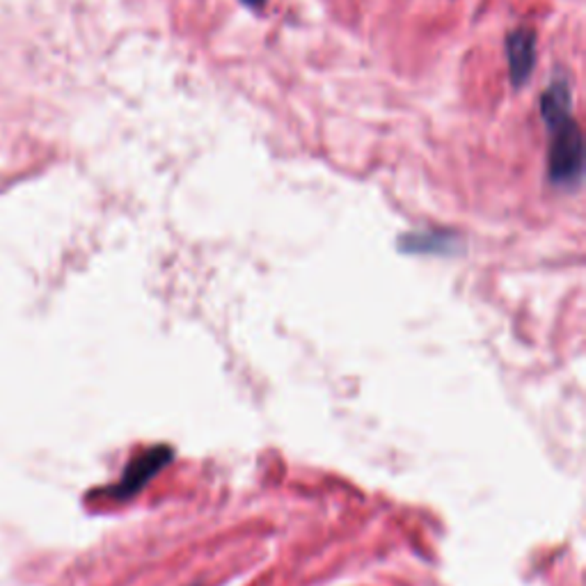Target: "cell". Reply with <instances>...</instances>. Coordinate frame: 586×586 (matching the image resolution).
<instances>
[{"mask_svg": "<svg viewBox=\"0 0 586 586\" xmlns=\"http://www.w3.org/2000/svg\"><path fill=\"white\" fill-rule=\"evenodd\" d=\"M552 147L548 156V177L557 186L577 184L584 165V140L573 120L552 131Z\"/></svg>", "mask_w": 586, "mask_h": 586, "instance_id": "1", "label": "cell"}, {"mask_svg": "<svg viewBox=\"0 0 586 586\" xmlns=\"http://www.w3.org/2000/svg\"><path fill=\"white\" fill-rule=\"evenodd\" d=\"M172 458V451L169 447H152V450L137 454L131 463L127 465L122 479L117 481L112 491H108V495L112 499H128L136 492L143 491L153 476L159 475L161 467H165V463Z\"/></svg>", "mask_w": 586, "mask_h": 586, "instance_id": "2", "label": "cell"}, {"mask_svg": "<svg viewBox=\"0 0 586 586\" xmlns=\"http://www.w3.org/2000/svg\"><path fill=\"white\" fill-rule=\"evenodd\" d=\"M507 55L511 83L520 87L532 74L533 60H536V37H533V32L529 28H518V30L508 35Z\"/></svg>", "mask_w": 586, "mask_h": 586, "instance_id": "3", "label": "cell"}, {"mask_svg": "<svg viewBox=\"0 0 586 586\" xmlns=\"http://www.w3.org/2000/svg\"><path fill=\"white\" fill-rule=\"evenodd\" d=\"M541 117L549 131H555L571 120V87L565 80H557L545 90L541 99Z\"/></svg>", "mask_w": 586, "mask_h": 586, "instance_id": "4", "label": "cell"}, {"mask_svg": "<svg viewBox=\"0 0 586 586\" xmlns=\"http://www.w3.org/2000/svg\"><path fill=\"white\" fill-rule=\"evenodd\" d=\"M245 5H252V7H260V5H264L266 0H243Z\"/></svg>", "mask_w": 586, "mask_h": 586, "instance_id": "5", "label": "cell"}]
</instances>
